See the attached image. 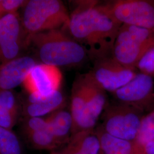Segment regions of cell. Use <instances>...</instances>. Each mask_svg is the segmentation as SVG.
I'll return each instance as SVG.
<instances>
[{"mask_svg":"<svg viewBox=\"0 0 154 154\" xmlns=\"http://www.w3.org/2000/svg\"><path fill=\"white\" fill-rule=\"evenodd\" d=\"M79 4L70 15L66 26L71 37L94 61L112 55L121 24L97 2L87 1Z\"/></svg>","mask_w":154,"mask_h":154,"instance_id":"obj_1","label":"cell"},{"mask_svg":"<svg viewBox=\"0 0 154 154\" xmlns=\"http://www.w3.org/2000/svg\"><path fill=\"white\" fill-rule=\"evenodd\" d=\"M29 42L37 50L42 63L50 66H76L88 57L82 46L60 29L34 34Z\"/></svg>","mask_w":154,"mask_h":154,"instance_id":"obj_2","label":"cell"},{"mask_svg":"<svg viewBox=\"0 0 154 154\" xmlns=\"http://www.w3.org/2000/svg\"><path fill=\"white\" fill-rule=\"evenodd\" d=\"M21 20L29 45L34 34L66 27L70 15L60 0H29L24 6Z\"/></svg>","mask_w":154,"mask_h":154,"instance_id":"obj_3","label":"cell"},{"mask_svg":"<svg viewBox=\"0 0 154 154\" xmlns=\"http://www.w3.org/2000/svg\"><path fill=\"white\" fill-rule=\"evenodd\" d=\"M154 47V30L122 25L112 56L123 66L135 69L139 61Z\"/></svg>","mask_w":154,"mask_h":154,"instance_id":"obj_4","label":"cell"},{"mask_svg":"<svg viewBox=\"0 0 154 154\" xmlns=\"http://www.w3.org/2000/svg\"><path fill=\"white\" fill-rule=\"evenodd\" d=\"M143 118L142 111L135 107L112 105L105 110L102 127L114 137L135 142Z\"/></svg>","mask_w":154,"mask_h":154,"instance_id":"obj_5","label":"cell"},{"mask_svg":"<svg viewBox=\"0 0 154 154\" xmlns=\"http://www.w3.org/2000/svg\"><path fill=\"white\" fill-rule=\"evenodd\" d=\"M103 6L121 25L154 30V1L119 0Z\"/></svg>","mask_w":154,"mask_h":154,"instance_id":"obj_6","label":"cell"},{"mask_svg":"<svg viewBox=\"0 0 154 154\" xmlns=\"http://www.w3.org/2000/svg\"><path fill=\"white\" fill-rule=\"evenodd\" d=\"M29 46L21 18L17 13L0 18V65L21 57Z\"/></svg>","mask_w":154,"mask_h":154,"instance_id":"obj_7","label":"cell"},{"mask_svg":"<svg viewBox=\"0 0 154 154\" xmlns=\"http://www.w3.org/2000/svg\"><path fill=\"white\" fill-rule=\"evenodd\" d=\"M89 73L106 91L112 93L130 82L137 74L135 69L123 66L112 55L95 60Z\"/></svg>","mask_w":154,"mask_h":154,"instance_id":"obj_8","label":"cell"},{"mask_svg":"<svg viewBox=\"0 0 154 154\" xmlns=\"http://www.w3.org/2000/svg\"><path fill=\"white\" fill-rule=\"evenodd\" d=\"M112 94L122 104L142 111L154 99L153 79L151 76L139 73L130 82Z\"/></svg>","mask_w":154,"mask_h":154,"instance_id":"obj_9","label":"cell"},{"mask_svg":"<svg viewBox=\"0 0 154 154\" xmlns=\"http://www.w3.org/2000/svg\"><path fill=\"white\" fill-rule=\"evenodd\" d=\"M62 79L58 67L41 63L33 67L22 84L28 94L45 97L59 90Z\"/></svg>","mask_w":154,"mask_h":154,"instance_id":"obj_10","label":"cell"},{"mask_svg":"<svg viewBox=\"0 0 154 154\" xmlns=\"http://www.w3.org/2000/svg\"><path fill=\"white\" fill-rule=\"evenodd\" d=\"M37 64L33 57L21 56L0 65V93L13 90L22 84L29 72Z\"/></svg>","mask_w":154,"mask_h":154,"instance_id":"obj_11","label":"cell"},{"mask_svg":"<svg viewBox=\"0 0 154 154\" xmlns=\"http://www.w3.org/2000/svg\"><path fill=\"white\" fill-rule=\"evenodd\" d=\"M66 99L60 90L45 97L28 94L22 101V117H42L62 109Z\"/></svg>","mask_w":154,"mask_h":154,"instance_id":"obj_12","label":"cell"},{"mask_svg":"<svg viewBox=\"0 0 154 154\" xmlns=\"http://www.w3.org/2000/svg\"><path fill=\"white\" fill-rule=\"evenodd\" d=\"M86 75L88 85V97L80 131L94 129L105 109L106 103V91L95 81L89 72Z\"/></svg>","mask_w":154,"mask_h":154,"instance_id":"obj_13","label":"cell"},{"mask_svg":"<svg viewBox=\"0 0 154 154\" xmlns=\"http://www.w3.org/2000/svg\"><path fill=\"white\" fill-rule=\"evenodd\" d=\"M88 97L86 75H81L74 81L72 88L70 113L72 119V135L79 132L85 116Z\"/></svg>","mask_w":154,"mask_h":154,"instance_id":"obj_14","label":"cell"},{"mask_svg":"<svg viewBox=\"0 0 154 154\" xmlns=\"http://www.w3.org/2000/svg\"><path fill=\"white\" fill-rule=\"evenodd\" d=\"M99 149L98 136L92 129L72 135L69 142L57 152L59 154H98Z\"/></svg>","mask_w":154,"mask_h":154,"instance_id":"obj_15","label":"cell"},{"mask_svg":"<svg viewBox=\"0 0 154 154\" xmlns=\"http://www.w3.org/2000/svg\"><path fill=\"white\" fill-rule=\"evenodd\" d=\"M96 132L100 142L98 154H145L144 148L135 142L114 137L106 132L102 127Z\"/></svg>","mask_w":154,"mask_h":154,"instance_id":"obj_16","label":"cell"},{"mask_svg":"<svg viewBox=\"0 0 154 154\" xmlns=\"http://www.w3.org/2000/svg\"><path fill=\"white\" fill-rule=\"evenodd\" d=\"M22 116V101L13 90L0 93V127L13 130Z\"/></svg>","mask_w":154,"mask_h":154,"instance_id":"obj_17","label":"cell"},{"mask_svg":"<svg viewBox=\"0 0 154 154\" xmlns=\"http://www.w3.org/2000/svg\"><path fill=\"white\" fill-rule=\"evenodd\" d=\"M50 132L60 147L69 142L72 135V119L70 112L57 110L45 118Z\"/></svg>","mask_w":154,"mask_h":154,"instance_id":"obj_18","label":"cell"},{"mask_svg":"<svg viewBox=\"0 0 154 154\" xmlns=\"http://www.w3.org/2000/svg\"><path fill=\"white\" fill-rule=\"evenodd\" d=\"M30 146L37 150L56 151L60 146L49 128L36 131L24 135Z\"/></svg>","mask_w":154,"mask_h":154,"instance_id":"obj_19","label":"cell"},{"mask_svg":"<svg viewBox=\"0 0 154 154\" xmlns=\"http://www.w3.org/2000/svg\"><path fill=\"white\" fill-rule=\"evenodd\" d=\"M0 154H25L22 142L13 130L0 127Z\"/></svg>","mask_w":154,"mask_h":154,"instance_id":"obj_20","label":"cell"},{"mask_svg":"<svg viewBox=\"0 0 154 154\" xmlns=\"http://www.w3.org/2000/svg\"><path fill=\"white\" fill-rule=\"evenodd\" d=\"M154 139V110L147 116H143L141 121L135 142L144 147Z\"/></svg>","mask_w":154,"mask_h":154,"instance_id":"obj_21","label":"cell"},{"mask_svg":"<svg viewBox=\"0 0 154 154\" xmlns=\"http://www.w3.org/2000/svg\"><path fill=\"white\" fill-rule=\"evenodd\" d=\"M22 131L23 135L32 132L49 128L45 118L42 117L22 118Z\"/></svg>","mask_w":154,"mask_h":154,"instance_id":"obj_22","label":"cell"},{"mask_svg":"<svg viewBox=\"0 0 154 154\" xmlns=\"http://www.w3.org/2000/svg\"><path fill=\"white\" fill-rule=\"evenodd\" d=\"M141 73L149 76L154 75V47L149 50L139 61L137 66Z\"/></svg>","mask_w":154,"mask_h":154,"instance_id":"obj_23","label":"cell"},{"mask_svg":"<svg viewBox=\"0 0 154 154\" xmlns=\"http://www.w3.org/2000/svg\"><path fill=\"white\" fill-rule=\"evenodd\" d=\"M26 0H0V18L7 14L17 13L18 11L24 7Z\"/></svg>","mask_w":154,"mask_h":154,"instance_id":"obj_24","label":"cell"},{"mask_svg":"<svg viewBox=\"0 0 154 154\" xmlns=\"http://www.w3.org/2000/svg\"><path fill=\"white\" fill-rule=\"evenodd\" d=\"M144 149L145 154H154V139L144 147Z\"/></svg>","mask_w":154,"mask_h":154,"instance_id":"obj_25","label":"cell"},{"mask_svg":"<svg viewBox=\"0 0 154 154\" xmlns=\"http://www.w3.org/2000/svg\"><path fill=\"white\" fill-rule=\"evenodd\" d=\"M50 154H58V152H57V151L56 150V151H51V153Z\"/></svg>","mask_w":154,"mask_h":154,"instance_id":"obj_26","label":"cell"}]
</instances>
